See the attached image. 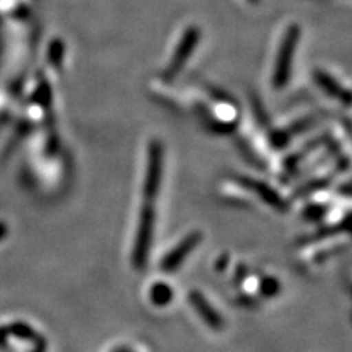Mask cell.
I'll return each mask as SVG.
<instances>
[{
    "label": "cell",
    "mask_w": 352,
    "mask_h": 352,
    "mask_svg": "<svg viewBox=\"0 0 352 352\" xmlns=\"http://www.w3.org/2000/svg\"><path fill=\"white\" fill-rule=\"evenodd\" d=\"M300 38L301 28L298 24H291L286 28L276 53V60H274L273 66L272 85L274 90H282V88H285L289 82L292 62L296 47H298Z\"/></svg>",
    "instance_id": "obj_1"
},
{
    "label": "cell",
    "mask_w": 352,
    "mask_h": 352,
    "mask_svg": "<svg viewBox=\"0 0 352 352\" xmlns=\"http://www.w3.org/2000/svg\"><path fill=\"white\" fill-rule=\"evenodd\" d=\"M154 226H156V207H154V203L144 201V206L141 207L140 212L134 250H132V264L138 270H142L147 266Z\"/></svg>",
    "instance_id": "obj_2"
},
{
    "label": "cell",
    "mask_w": 352,
    "mask_h": 352,
    "mask_svg": "<svg viewBox=\"0 0 352 352\" xmlns=\"http://www.w3.org/2000/svg\"><path fill=\"white\" fill-rule=\"evenodd\" d=\"M163 175V146L159 140H151L147 148V166L144 184H142V197L144 201L154 203L159 195Z\"/></svg>",
    "instance_id": "obj_3"
},
{
    "label": "cell",
    "mask_w": 352,
    "mask_h": 352,
    "mask_svg": "<svg viewBox=\"0 0 352 352\" xmlns=\"http://www.w3.org/2000/svg\"><path fill=\"white\" fill-rule=\"evenodd\" d=\"M200 40H201V31L198 30V27L190 25V27L185 28V31L182 32V36H181V40L178 43V46H176V49L172 53L170 62L166 66V69H164V72H163L164 80L170 82L182 72L186 62L190 60V58L192 56V53L195 52L197 44Z\"/></svg>",
    "instance_id": "obj_4"
},
{
    "label": "cell",
    "mask_w": 352,
    "mask_h": 352,
    "mask_svg": "<svg viewBox=\"0 0 352 352\" xmlns=\"http://www.w3.org/2000/svg\"><path fill=\"white\" fill-rule=\"evenodd\" d=\"M201 241H203V234L198 232V230H194V232L185 235L178 244H176L168 254L162 258L160 270L168 274L178 272V269L182 266L186 257L191 254Z\"/></svg>",
    "instance_id": "obj_5"
},
{
    "label": "cell",
    "mask_w": 352,
    "mask_h": 352,
    "mask_svg": "<svg viewBox=\"0 0 352 352\" xmlns=\"http://www.w3.org/2000/svg\"><path fill=\"white\" fill-rule=\"evenodd\" d=\"M236 182L242 186V188H245L250 192L256 194L257 197H260V200L263 203H266L267 206L276 208V210L285 212L286 208H288V203H286L279 195V192L276 190H273L269 184L254 179V178H250V176H242V175L236 176Z\"/></svg>",
    "instance_id": "obj_6"
},
{
    "label": "cell",
    "mask_w": 352,
    "mask_h": 352,
    "mask_svg": "<svg viewBox=\"0 0 352 352\" xmlns=\"http://www.w3.org/2000/svg\"><path fill=\"white\" fill-rule=\"evenodd\" d=\"M188 300L191 307L194 308V311L200 316L201 320L213 330H222L225 326V322L220 313L216 310V308L208 302V300L204 296L203 292L200 291H191L188 294Z\"/></svg>",
    "instance_id": "obj_7"
},
{
    "label": "cell",
    "mask_w": 352,
    "mask_h": 352,
    "mask_svg": "<svg viewBox=\"0 0 352 352\" xmlns=\"http://www.w3.org/2000/svg\"><path fill=\"white\" fill-rule=\"evenodd\" d=\"M314 81L327 96H330L332 98H335V100L340 102L345 107H348L351 104L349 90L346 87L340 84L333 75L327 74L323 69H316L314 71Z\"/></svg>",
    "instance_id": "obj_8"
},
{
    "label": "cell",
    "mask_w": 352,
    "mask_h": 352,
    "mask_svg": "<svg viewBox=\"0 0 352 352\" xmlns=\"http://www.w3.org/2000/svg\"><path fill=\"white\" fill-rule=\"evenodd\" d=\"M148 298L156 307H166L173 300V289L168 283L156 282L150 286Z\"/></svg>",
    "instance_id": "obj_9"
},
{
    "label": "cell",
    "mask_w": 352,
    "mask_h": 352,
    "mask_svg": "<svg viewBox=\"0 0 352 352\" xmlns=\"http://www.w3.org/2000/svg\"><path fill=\"white\" fill-rule=\"evenodd\" d=\"M333 176L332 175H324V176H318V178L304 184L301 188H298V191L295 192V197H302V195H308V194H313L316 191H320L323 188L332 182Z\"/></svg>",
    "instance_id": "obj_10"
},
{
    "label": "cell",
    "mask_w": 352,
    "mask_h": 352,
    "mask_svg": "<svg viewBox=\"0 0 352 352\" xmlns=\"http://www.w3.org/2000/svg\"><path fill=\"white\" fill-rule=\"evenodd\" d=\"M280 292V283L276 278L266 276L260 282V294L266 298H273Z\"/></svg>",
    "instance_id": "obj_11"
},
{
    "label": "cell",
    "mask_w": 352,
    "mask_h": 352,
    "mask_svg": "<svg viewBox=\"0 0 352 352\" xmlns=\"http://www.w3.org/2000/svg\"><path fill=\"white\" fill-rule=\"evenodd\" d=\"M340 230V225L336 226H323V228H318L314 234H311V236L304 238L301 242L302 244H308V242H316V241H322L327 236H332L336 235Z\"/></svg>",
    "instance_id": "obj_12"
},
{
    "label": "cell",
    "mask_w": 352,
    "mask_h": 352,
    "mask_svg": "<svg viewBox=\"0 0 352 352\" xmlns=\"http://www.w3.org/2000/svg\"><path fill=\"white\" fill-rule=\"evenodd\" d=\"M327 213V207L322 206V204H313L310 207L304 208V217L307 220H311V222H318L322 220Z\"/></svg>",
    "instance_id": "obj_13"
},
{
    "label": "cell",
    "mask_w": 352,
    "mask_h": 352,
    "mask_svg": "<svg viewBox=\"0 0 352 352\" xmlns=\"http://www.w3.org/2000/svg\"><path fill=\"white\" fill-rule=\"evenodd\" d=\"M113 352H134V351L129 349V348H125V346H122V348H118V349H115Z\"/></svg>",
    "instance_id": "obj_14"
},
{
    "label": "cell",
    "mask_w": 352,
    "mask_h": 352,
    "mask_svg": "<svg viewBox=\"0 0 352 352\" xmlns=\"http://www.w3.org/2000/svg\"><path fill=\"white\" fill-rule=\"evenodd\" d=\"M248 3H251V5H258L260 3V0H247Z\"/></svg>",
    "instance_id": "obj_15"
}]
</instances>
